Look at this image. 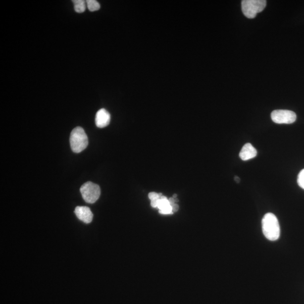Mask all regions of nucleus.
I'll list each match as a JSON object with an SVG mask.
<instances>
[{"label": "nucleus", "instance_id": "1", "mask_svg": "<svg viewBox=\"0 0 304 304\" xmlns=\"http://www.w3.org/2000/svg\"><path fill=\"white\" fill-rule=\"evenodd\" d=\"M262 229L264 236L269 241H277L280 237V226L277 217L272 213H267L263 217Z\"/></svg>", "mask_w": 304, "mask_h": 304}, {"label": "nucleus", "instance_id": "10", "mask_svg": "<svg viewBox=\"0 0 304 304\" xmlns=\"http://www.w3.org/2000/svg\"><path fill=\"white\" fill-rule=\"evenodd\" d=\"M74 8L78 13H84L86 10V1L84 0H73Z\"/></svg>", "mask_w": 304, "mask_h": 304}, {"label": "nucleus", "instance_id": "7", "mask_svg": "<svg viewBox=\"0 0 304 304\" xmlns=\"http://www.w3.org/2000/svg\"><path fill=\"white\" fill-rule=\"evenodd\" d=\"M110 121V115L107 110L101 109L98 111L96 117V124L99 128L107 126Z\"/></svg>", "mask_w": 304, "mask_h": 304}, {"label": "nucleus", "instance_id": "5", "mask_svg": "<svg viewBox=\"0 0 304 304\" xmlns=\"http://www.w3.org/2000/svg\"><path fill=\"white\" fill-rule=\"evenodd\" d=\"M272 121L278 124H291L297 120V114L289 110H275L271 113Z\"/></svg>", "mask_w": 304, "mask_h": 304}, {"label": "nucleus", "instance_id": "2", "mask_svg": "<svg viewBox=\"0 0 304 304\" xmlns=\"http://www.w3.org/2000/svg\"><path fill=\"white\" fill-rule=\"evenodd\" d=\"M69 141L72 151L76 153L83 152L89 144L87 135L81 127H77L72 131Z\"/></svg>", "mask_w": 304, "mask_h": 304}, {"label": "nucleus", "instance_id": "6", "mask_svg": "<svg viewBox=\"0 0 304 304\" xmlns=\"http://www.w3.org/2000/svg\"><path fill=\"white\" fill-rule=\"evenodd\" d=\"M75 213L78 219L86 224L91 223L93 219V214L90 209L86 206H77Z\"/></svg>", "mask_w": 304, "mask_h": 304}, {"label": "nucleus", "instance_id": "8", "mask_svg": "<svg viewBox=\"0 0 304 304\" xmlns=\"http://www.w3.org/2000/svg\"><path fill=\"white\" fill-rule=\"evenodd\" d=\"M257 151L252 144L247 143L242 147L240 153V157L243 161H248L257 155Z\"/></svg>", "mask_w": 304, "mask_h": 304}, {"label": "nucleus", "instance_id": "13", "mask_svg": "<svg viewBox=\"0 0 304 304\" xmlns=\"http://www.w3.org/2000/svg\"><path fill=\"white\" fill-rule=\"evenodd\" d=\"M298 183L299 186L304 190V169L302 170L298 175Z\"/></svg>", "mask_w": 304, "mask_h": 304}, {"label": "nucleus", "instance_id": "4", "mask_svg": "<svg viewBox=\"0 0 304 304\" xmlns=\"http://www.w3.org/2000/svg\"><path fill=\"white\" fill-rule=\"evenodd\" d=\"M80 192L86 203H94L101 196V188L98 185L92 182H86L81 186Z\"/></svg>", "mask_w": 304, "mask_h": 304}, {"label": "nucleus", "instance_id": "12", "mask_svg": "<svg viewBox=\"0 0 304 304\" xmlns=\"http://www.w3.org/2000/svg\"><path fill=\"white\" fill-rule=\"evenodd\" d=\"M86 4L90 11H95L100 9V4L96 0H88L86 1Z\"/></svg>", "mask_w": 304, "mask_h": 304}, {"label": "nucleus", "instance_id": "11", "mask_svg": "<svg viewBox=\"0 0 304 304\" xmlns=\"http://www.w3.org/2000/svg\"><path fill=\"white\" fill-rule=\"evenodd\" d=\"M162 196L161 194H157L155 192L150 193L149 197L151 201V206L152 207H157L158 201Z\"/></svg>", "mask_w": 304, "mask_h": 304}, {"label": "nucleus", "instance_id": "14", "mask_svg": "<svg viewBox=\"0 0 304 304\" xmlns=\"http://www.w3.org/2000/svg\"><path fill=\"white\" fill-rule=\"evenodd\" d=\"M171 207L172 209V212H173V213L177 212L179 208L178 205L176 203L171 205Z\"/></svg>", "mask_w": 304, "mask_h": 304}, {"label": "nucleus", "instance_id": "9", "mask_svg": "<svg viewBox=\"0 0 304 304\" xmlns=\"http://www.w3.org/2000/svg\"><path fill=\"white\" fill-rule=\"evenodd\" d=\"M157 208L159 212L162 215H170L173 213L169 201L165 196H162L158 201Z\"/></svg>", "mask_w": 304, "mask_h": 304}, {"label": "nucleus", "instance_id": "3", "mask_svg": "<svg viewBox=\"0 0 304 304\" xmlns=\"http://www.w3.org/2000/svg\"><path fill=\"white\" fill-rule=\"evenodd\" d=\"M266 6L265 0H244L242 1V10L246 17L253 19L257 13L264 10Z\"/></svg>", "mask_w": 304, "mask_h": 304}, {"label": "nucleus", "instance_id": "15", "mask_svg": "<svg viewBox=\"0 0 304 304\" xmlns=\"http://www.w3.org/2000/svg\"><path fill=\"white\" fill-rule=\"evenodd\" d=\"M235 180H236V182H237V183H239V182H240V178H239L237 177V176H236V177H235Z\"/></svg>", "mask_w": 304, "mask_h": 304}]
</instances>
